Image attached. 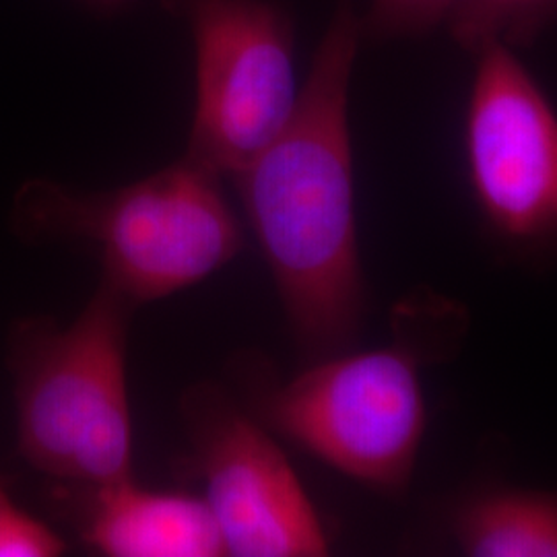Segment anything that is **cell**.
Listing matches in <instances>:
<instances>
[{"mask_svg": "<svg viewBox=\"0 0 557 557\" xmlns=\"http://www.w3.org/2000/svg\"><path fill=\"white\" fill-rule=\"evenodd\" d=\"M361 17L338 0L292 116L234 176L292 337L312 361L347 351L363 319L349 89Z\"/></svg>", "mask_w": 557, "mask_h": 557, "instance_id": "cell-1", "label": "cell"}, {"mask_svg": "<svg viewBox=\"0 0 557 557\" xmlns=\"http://www.w3.org/2000/svg\"><path fill=\"white\" fill-rule=\"evenodd\" d=\"M11 230L29 244H91L103 278L135 306L218 273L242 250L221 176L190 158L133 184L85 193L48 178L21 184Z\"/></svg>", "mask_w": 557, "mask_h": 557, "instance_id": "cell-2", "label": "cell"}, {"mask_svg": "<svg viewBox=\"0 0 557 557\" xmlns=\"http://www.w3.org/2000/svg\"><path fill=\"white\" fill-rule=\"evenodd\" d=\"M135 308L101 281L69 326L44 317L11 331L20 450L34 469L83 487L133 478L126 338Z\"/></svg>", "mask_w": 557, "mask_h": 557, "instance_id": "cell-3", "label": "cell"}, {"mask_svg": "<svg viewBox=\"0 0 557 557\" xmlns=\"http://www.w3.org/2000/svg\"><path fill=\"white\" fill-rule=\"evenodd\" d=\"M250 409L312 457L382 494H403L425 434L411 345L319 359L285 384L259 386Z\"/></svg>", "mask_w": 557, "mask_h": 557, "instance_id": "cell-4", "label": "cell"}, {"mask_svg": "<svg viewBox=\"0 0 557 557\" xmlns=\"http://www.w3.org/2000/svg\"><path fill=\"white\" fill-rule=\"evenodd\" d=\"M195 48L186 158L234 178L277 137L298 101L296 27L275 0H161Z\"/></svg>", "mask_w": 557, "mask_h": 557, "instance_id": "cell-5", "label": "cell"}, {"mask_svg": "<svg viewBox=\"0 0 557 557\" xmlns=\"http://www.w3.org/2000/svg\"><path fill=\"white\" fill-rule=\"evenodd\" d=\"M180 409L193 446L188 469L205 481L225 556L329 554L319 512L262 421L213 382L190 386Z\"/></svg>", "mask_w": 557, "mask_h": 557, "instance_id": "cell-6", "label": "cell"}, {"mask_svg": "<svg viewBox=\"0 0 557 557\" xmlns=\"http://www.w3.org/2000/svg\"><path fill=\"white\" fill-rule=\"evenodd\" d=\"M467 106L465 147L479 209L506 238L557 236V114L515 50L490 41Z\"/></svg>", "mask_w": 557, "mask_h": 557, "instance_id": "cell-7", "label": "cell"}, {"mask_svg": "<svg viewBox=\"0 0 557 557\" xmlns=\"http://www.w3.org/2000/svg\"><path fill=\"white\" fill-rule=\"evenodd\" d=\"M89 490L81 535L103 556H225L220 527L205 499L151 492L133 478Z\"/></svg>", "mask_w": 557, "mask_h": 557, "instance_id": "cell-8", "label": "cell"}, {"mask_svg": "<svg viewBox=\"0 0 557 557\" xmlns=\"http://www.w3.org/2000/svg\"><path fill=\"white\" fill-rule=\"evenodd\" d=\"M453 531L467 556L557 557V494H483L458 510Z\"/></svg>", "mask_w": 557, "mask_h": 557, "instance_id": "cell-9", "label": "cell"}, {"mask_svg": "<svg viewBox=\"0 0 557 557\" xmlns=\"http://www.w3.org/2000/svg\"><path fill=\"white\" fill-rule=\"evenodd\" d=\"M557 21V0H457L446 25L469 52L490 41L508 48L529 46Z\"/></svg>", "mask_w": 557, "mask_h": 557, "instance_id": "cell-10", "label": "cell"}, {"mask_svg": "<svg viewBox=\"0 0 557 557\" xmlns=\"http://www.w3.org/2000/svg\"><path fill=\"white\" fill-rule=\"evenodd\" d=\"M457 0H368L361 34L370 40L413 38L446 23Z\"/></svg>", "mask_w": 557, "mask_h": 557, "instance_id": "cell-11", "label": "cell"}, {"mask_svg": "<svg viewBox=\"0 0 557 557\" xmlns=\"http://www.w3.org/2000/svg\"><path fill=\"white\" fill-rule=\"evenodd\" d=\"M64 554L62 539L44 522L0 502V557H54Z\"/></svg>", "mask_w": 557, "mask_h": 557, "instance_id": "cell-12", "label": "cell"}, {"mask_svg": "<svg viewBox=\"0 0 557 557\" xmlns=\"http://www.w3.org/2000/svg\"><path fill=\"white\" fill-rule=\"evenodd\" d=\"M85 2H89L91 7L101 9V11H110V9H116V7H120V4L126 2V0H85Z\"/></svg>", "mask_w": 557, "mask_h": 557, "instance_id": "cell-13", "label": "cell"}, {"mask_svg": "<svg viewBox=\"0 0 557 557\" xmlns=\"http://www.w3.org/2000/svg\"><path fill=\"white\" fill-rule=\"evenodd\" d=\"M7 498H9V496H7V492H4V490H2V485H0V502Z\"/></svg>", "mask_w": 557, "mask_h": 557, "instance_id": "cell-14", "label": "cell"}]
</instances>
